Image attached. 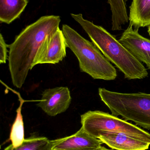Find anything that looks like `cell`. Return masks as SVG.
Listing matches in <instances>:
<instances>
[{
  "mask_svg": "<svg viewBox=\"0 0 150 150\" xmlns=\"http://www.w3.org/2000/svg\"><path fill=\"white\" fill-rule=\"evenodd\" d=\"M148 33H149L150 36V25L149 26V28H148Z\"/></svg>",
  "mask_w": 150,
  "mask_h": 150,
  "instance_id": "cell-17",
  "label": "cell"
},
{
  "mask_svg": "<svg viewBox=\"0 0 150 150\" xmlns=\"http://www.w3.org/2000/svg\"><path fill=\"white\" fill-rule=\"evenodd\" d=\"M98 93L112 115L150 129V93H122L103 88H99Z\"/></svg>",
  "mask_w": 150,
  "mask_h": 150,
  "instance_id": "cell-4",
  "label": "cell"
},
{
  "mask_svg": "<svg viewBox=\"0 0 150 150\" xmlns=\"http://www.w3.org/2000/svg\"><path fill=\"white\" fill-rule=\"evenodd\" d=\"M11 89L12 92L17 95L20 102L19 107L16 110V115L11 127L9 136L11 144L14 147H17L22 144L25 139L24 138V128L22 114V108L23 103L25 101H28V100H25L23 99L19 93Z\"/></svg>",
  "mask_w": 150,
  "mask_h": 150,
  "instance_id": "cell-13",
  "label": "cell"
},
{
  "mask_svg": "<svg viewBox=\"0 0 150 150\" xmlns=\"http://www.w3.org/2000/svg\"><path fill=\"white\" fill-rule=\"evenodd\" d=\"M53 141L52 150H98L104 144L82 127L72 135Z\"/></svg>",
  "mask_w": 150,
  "mask_h": 150,
  "instance_id": "cell-9",
  "label": "cell"
},
{
  "mask_svg": "<svg viewBox=\"0 0 150 150\" xmlns=\"http://www.w3.org/2000/svg\"><path fill=\"white\" fill-rule=\"evenodd\" d=\"M81 119L82 127L95 138L98 139L103 133L118 132L150 143L149 132L109 113L89 111L82 115Z\"/></svg>",
  "mask_w": 150,
  "mask_h": 150,
  "instance_id": "cell-5",
  "label": "cell"
},
{
  "mask_svg": "<svg viewBox=\"0 0 150 150\" xmlns=\"http://www.w3.org/2000/svg\"><path fill=\"white\" fill-rule=\"evenodd\" d=\"M98 139L111 149L117 150H146L150 145L149 143L118 132L103 133Z\"/></svg>",
  "mask_w": 150,
  "mask_h": 150,
  "instance_id": "cell-10",
  "label": "cell"
},
{
  "mask_svg": "<svg viewBox=\"0 0 150 150\" xmlns=\"http://www.w3.org/2000/svg\"><path fill=\"white\" fill-rule=\"evenodd\" d=\"M59 16L41 17L26 26L8 45L9 67L13 85L20 88L24 84L37 54L46 38L59 29Z\"/></svg>",
  "mask_w": 150,
  "mask_h": 150,
  "instance_id": "cell-1",
  "label": "cell"
},
{
  "mask_svg": "<svg viewBox=\"0 0 150 150\" xmlns=\"http://www.w3.org/2000/svg\"><path fill=\"white\" fill-rule=\"evenodd\" d=\"M71 97L68 87L60 86L45 89L37 104L47 115L55 116L66 112L70 105Z\"/></svg>",
  "mask_w": 150,
  "mask_h": 150,
  "instance_id": "cell-7",
  "label": "cell"
},
{
  "mask_svg": "<svg viewBox=\"0 0 150 150\" xmlns=\"http://www.w3.org/2000/svg\"><path fill=\"white\" fill-rule=\"evenodd\" d=\"M8 45L6 44L1 33L0 36V64H5L9 56L8 55Z\"/></svg>",
  "mask_w": 150,
  "mask_h": 150,
  "instance_id": "cell-15",
  "label": "cell"
},
{
  "mask_svg": "<svg viewBox=\"0 0 150 150\" xmlns=\"http://www.w3.org/2000/svg\"><path fill=\"white\" fill-rule=\"evenodd\" d=\"M53 140L45 137H31L25 139L22 144L14 147L10 144L4 150H52Z\"/></svg>",
  "mask_w": 150,
  "mask_h": 150,
  "instance_id": "cell-14",
  "label": "cell"
},
{
  "mask_svg": "<svg viewBox=\"0 0 150 150\" xmlns=\"http://www.w3.org/2000/svg\"><path fill=\"white\" fill-rule=\"evenodd\" d=\"M62 30L67 47L78 60L81 72L94 79L112 80L116 78V69L92 42L67 25H63Z\"/></svg>",
  "mask_w": 150,
  "mask_h": 150,
  "instance_id": "cell-3",
  "label": "cell"
},
{
  "mask_svg": "<svg viewBox=\"0 0 150 150\" xmlns=\"http://www.w3.org/2000/svg\"><path fill=\"white\" fill-rule=\"evenodd\" d=\"M67 47L63 33L59 28L46 38L37 54L33 67L38 64L59 63L66 57Z\"/></svg>",
  "mask_w": 150,
  "mask_h": 150,
  "instance_id": "cell-6",
  "label": "cell"
},
{
  "mask_svg": "<svg viewBox=\"0 0 150 150\" xmlns=\"http://www.w3.org/2000/svg\"><path fill=\"white\" fill-rule=\"evenodd\" d=\"M28 0H0V22L9 24L21 16Z\"/></svg>",
  "mask_w": 150,
  "mask_h": 150,
  "instance_id": "cell-12",
  "label": "cell"
},
{
  "mask_svg": "<svg viewBox=\"0 0 150 150\" xmlns=\"http://www.w3.org/2000/svg\"><path fill=\"white\" fill-rule=\"evenodd\" d=\"M137 29L129 25L119 41L141 62L150 69V40L140 35Z\"/></svg>",
  "mask_w": 150,
  "mask_h": 150,
  "instance_id": "cell-8",
  "label": "cell"
},
{
  "mask_svg": "<svg viewBox=\"0 0 150 150\" xmlns=\"http://www.w3.org/2000/svg\"><path fill=\"white\" fill-rule=\"evenodd\" d=\"M98 150H113L112 149H107V148H105L104 147H101L100 149H99Z\"/></svg>",
  "mask_w": 150,
  "mask_h": 150,
  "instance_id": "cell-16",
  "label": "cell"
},
{
  "mask_svg": "<svg viewBox=\"0 0 150 150\" xmlns=\"http://www.w3.org/2000/svg\"><path fill=\"white\" fill-rule=\"evenodd\" d=\"M129 25L139 30L150 25V0H133L130 6Z\"/></svg>",
  "mask_w": 150,
  "mask_h": 150,
  "instance_id": "cell-11",
  "label": "cell"
},
{
  "mask_svg": "<svg viewBox=\"0 0 150 150\" xmlns=\"http://www.w3.org/2000/svg\"><path fill=\"white\" fill-rule=\"evenodd\" d=\"M70 15L103 55L124 74L125 78L143 79L148 76L149 74L142 63L105 29L85 19L82 14Z\"/></svg>",
  "mask_w": 150,
  "mask_h": 150,
  "instance_id": "cell-2",
  "label": "cell"
}]
</instances>
